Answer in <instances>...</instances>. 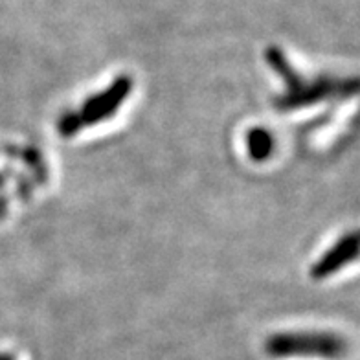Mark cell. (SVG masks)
I'll use <instances>...</instances> for the list:
<instances>
[{"label": "cell", "mask_w": 360, "mask_h": 360, "mask_svg": "<svg viewBox=\"0 0 360 360\" xmlns=\"http://www.w3.org/2000/svg\"><path fill=\"white\" fill-rule=\"evenodd\" d=\"M270 356H333L344 355V344L331 333H283L266 342Z\"/></svg>", "instance_id": "obj_1"}, {"label": "cell", "mask_w": 360, "mask_h": 360, "mask_svg": "<svg viewBox=\"0 0 360 360\" xmlns=\"http://www.w3.org/2000/svg\"><path fill=\"white\" fill-rule=\"evenodd\" d=\"M355 245H356L355 233H353L351 237L346 236L344 239H338L337 248H335V250L326 252L322 259H320V263L313 266L314 278L322 280V278H326V276L333 274L335 269H337V263H346L347 265V261L355 257V256H347V248L355 247Z\"/></svg>", "instance_id": "obj_2"}]
</instances>
